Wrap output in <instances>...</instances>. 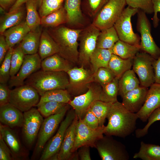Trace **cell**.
I'll use <instances>...</instances> for the list:
<instances>
[{"instance_id": "obj_54", "label": "cell", "mask_w": 160, "mask_h": 160, "mask_svg": "<svg viewBox=\"0 0 160 160\" xmlns=\"http://www.w3.org/2000/svg\"><path fill=\"white\" fill-rule=\"evenodd\" d=\"M153 65L155 73V83L160 84V55L157 59H154Z\"/></svg>"}, {"instance_id": "obj_24", "label": "cell", "mask_w": 160, "mask_h": 160, "mask_svg": "<svg viewBox=\"0 0 160 160\" xmlns=\"http://www.w3.org/2000/svg\"><path fill=\"white\" fill-rule=\"evenodd\" d=\"M31 31L25 21L8 28L2 34L4 36L10 48L13 47L15 44L21 42L26 35Z\"/></svg>"}, {"instance_id": "obj_6", "label": "cell", "mask_w": 160, "mask_h": 160, "mask_svg": "<svg viewBox=\"0 0 160 160\" xmlns=\"http://www.w3.org/2000/svg\"><path fill=\"white\" fill-rule=\"evenodd\" d=\"M95 148L102 160H128L129 155L125 146L113 139L106 135L98 140Z\"/></svg>"}, {"instance_id": "obj_19", "label": "cell", "mask_w": 160, "mask_h": 160, "mask_svg": "<svg viewBox=\"0 0 160 160\" xmlns=\"http://www.w3.org/2000/svg\"><path fill=\"white\" fill-rule=\"evenodd\" d=\"M160 108V84L155 83L148 89L145 103L136 113L138 118L145 122L152 113Z\"/></svg>"}, {"instance_id": "obj_47", "label": "cell", "mask_w": 160, "mask_h": 160, "mask_svg": "<svg viewBox=\"0 0 160 160\" xmlns=\"http://www.w3.org/2000/svg\"><path fill=\"white\" fill-rule=\"evenodd\" d=\"M109 0H85V5L93 13L99 12Z\"/></svg>"}, {"instance_id": "obj_46", "label": "cell", "mask_w": 160, "mask_h": 160, "mask_svg": "<svg viewBox=\"0 0 160 160\" xmlns=\"http://www.w3.org/2000/svg\"><path fill=\"white\" fill-rule=\"evenodd\" d=\"M160 120V108L154 111L149 116L147 124L143 128L138 129L135 131L137 138L144 137L148 132V129L155 122Z\"/></svg>"}, {"instance_id": "obj_55", "label": "cell", "mask_w": 160, "mask_h": 160, "mask_svg": "<svg viewBox=\"0 0 160 160\" xmlns=\"http://www.w3.org/2000/svg\"><path fill=\"white\" fill-rule=\"evenodd\" d=\"M17 0H0V7L4 10L9 9Z\"/></svg>"}, {"instance_id": "obj_28", "label": "cell", "mask_w": 160, "mask_h": 160, "mask_svg": "<svg viewBox=\"0 0 160 160\" xmlns=\"http://www.w3.org/2000/svg\"><path fill=\"white\" fill-rule=\"evenodd\" d=\"M41 33L39 28L34 31H31L21 41L19 45L25 55L37 53Z\"/></svg>"}, {"instance_id": "obj_37", "label": "cell", "mask_w": 160, "mask_h": 160, "mask_svg": "<svg viewBox=\"0 0 160 160\" xmlns=\"http://www.w3.org/2000/svg\"><path fill=\"white\" fill-rule=\"evenodd\" d=\"M119 79L115 77L111 81L101 86L100 100L113 103L118 101Z\"/></svg>"}, {"instance_id": "obj_9", "label": "cell", "mask_w": 160, "mask_h": 160, "mask_svg": "<svg viewBox=\"0 0 160 160\" xmlns=\"http://www.w3.org/2000/svg\"><path fill=\"white\" fill-rule=\"evenodd\" d=\"M127 5L125 0H109L99 11L92 24L100 31L113 26Z\"/></svg>"}, {"instance_id": "obj_51", "label": "cell", "mask_w": 160, "mask_h": 160, "mask_svg": "<svg viewBox=\"0 0 160 160\" xmlns=\"http://www.w3.org/2000/svg\"><path fill=\"white\" fill-rule=\"evenodd\" d=\"M9 48L7 45L4 36L1 34L0 36V64L4 60L6 54Z\"/></svg>"}, {"instance_id": "obj_22", "label": "cell", "mask_w": 160, "mask_h": 160, "mask_svg": "<svg viewBox=\"0 0 160 160\" xmlns=\"http://www.w3.org/2000/svg\"><path fill=\"white\" fill-rule=\"evenodd\" d=\"M0 121L2 124L12 129L22 127L23 113L9 103L0 106Z\"/></svg>"}, {"instance_id": "obj_11", "label": "cell", "mask_w": 160, "mask_h": 160, "mask_svg": "<svg viewBox=\"0 0 160 160\" xmlns=\"http://www.w3.org/2000/svg\"><path fill=\"white\" fill-rule=\"evenodd\" d=\"M139 9L128 6L124 8L113 26L120 40L130 44L140 46V37L133 31L131 18Z\"/></svg>"}, {"instance_id": "obj_13", "label": "cell", "mask_w": 160, "mask_h": 160, "mask_svg": "<svg viewBox=\"0 0 160 160\" xmlns=\"http://www.w3.org/2000/svg\"><path fill=\"white\" fill-rule=\"evenodd\" d=\"M102 87L93 82L88 87L84 93L74 97L68 104L72 107L79 119H82L92 104L95 101L100 100Z\"/></svg>"}, {"instance_id": "obj_27", "label": "cell", "mask_w": 160, "mask_h": 160, "mask_svg": "<svg viewBox=\"0 0 160 160\" xmlns=\"http://www.w3.org/2000/svg\"><path fill=\"white\" fill-rule=\"evenodd\" d=\"M112 54L111 49L96 48L90 59V68L94 74L100 68H108Z\"/></svg>"}, {"instance_id": "obj_44", "label": "cell", "mask_w": 160, "mask_h": 160, "mask_svg": "<svg viewBox=\"0 0 160 160\" xmlns=\"http://www.w3.org/2000/svg\"><path fill=\"white\" fill-rule=\"evenodd\" d=\"M115 77L108 68L101 67L99 68L95 73L94 81L102 86L110 82Z\"/></svg>"}, {"instance_id": "obj_35", "label": "cell", "mask_w": 160, "mask_h": 160, "mask_svg": "<svg viewBox=\"0 0 160 160\" xmlns=\"http://www.w3.org/2000/svg\"><path fill=\"white\" fill-rule=\"evenodd\" d=\"M64 7L67 14V22L69 23L75 24L81 20V0H65Z\"/></svg>"}, {"instance_id": "obj_4", "label": "cell", "mask_w": 160, "mask_h": 160, "mask_svg": "<svg viewBox=\"0 0 160 160\" xmlns=\"http://www.w3.org/2000/svg\"><path fill=\"white\" fill-rule=\"evenodd\" d=\"M70 107L67 104L58 112L44 119L38 135L32 159L36 158L41 154L47 142L57 129Z\"/></svg>"}, {"instance_id": "obj_36", "label": "cell", "mask_w": 160, "mask_h": 160, "mask_svg": "<svg viewBox=\"0 0 160 160\" xmlns=\"http://www.w3.org/2000/svg\"><path fill=\"white\" fill-rule=\"evenodd\" d=\"M26 15L25 21L31 31H34L41 25V18L37 10L36 0H28L25 3Z\"/></svg>"}, {"instance_id": "obj_23", "label": "cell", "mask_w": 160, "mask_h": 160, "mask_svg": "<svg viewBox=\"0 0 160 160\" xmlns=\"http://www.w3.org/2000/svg\"><path fill=\"white\" fill-rule=\"evenodd\" d=\"M75 65L58 53L42 60L41 68L45 71L67 72Z\"/></svg>"}, {"instance_id": "obj_38", "label": "cell", "mask_w": 160, "mask_h": 160, "mask_svg": "<svg viewBox=\"0 0 160 160\" xmlns=\"http://www.w3.org/2000/svg\"><path fill=\"white\" fill-rule=\"evenodd\" d=\"M71 95L66 89H57L48 91L41 96L39 103L54 101L68 104Z\"/></svg>"}, {"instance_id": "obj_3", "label": "cell", "mask_w": 160, "mask_h": 160, "mask_svg": "<svg viewBox=\"0 0 160 160\" xmlns=\"http://www.w3.org/2000/svg\"><path fill=\"white\" fill-rule=\"evenodd\" d=\"M69 83L67 72L38 71L29 76L24 84L30 85L36 89L40 95L46 92L55 89H66Z\"/></svg>"}, {"instance_id": "obj_57", "label": "cell", "mask_w": 160, "mask_h": 160, "mask_svg": "<svg viewBox=\"0 0 160 160\" xmlns=\"http://www.w3.org/2000/svg\"><path fill=\"white\" fill-rule=\"evenodd\" d=\"M37 2L38 7L39 8L41 6L43 0H36Z\"/></svg>"}, {"instance_id": "obj_26", "label": "cell", "mask_w": 160, "mask_h": 160, "mask_svg": "<svg viewBox=\"0 0 160 160\" xmlns=\"http://www.w3.org/2000/svg\"><path fill=\"white\" fill-rule=\"evenodd\" d=\"M38 52L42 60L59 52L57 43L47 31L41 33Z\"/></svg>"}, {"instance_id": "obj_8", "label": "cell", "mask_w": 160, "mask_h": 160, "mask_svg": "<svg viewBox=\"0 0 160 160\" xmlns=\"http://www.w3.org/2000/svg\"><path fill=\"white\" fill-rule=\"evenodd\" d=\"M137 31L140 34V50L151 55L155 59L160 55V48L154 41L151 34V26L146 13L139 9L137 12Z\"/></svg>"}, {"instance_id": "obj_17", "label": "cell", "mask_w": 160, "mask_h": 160, "mask_svg": "<svg viewBox=\"0 0 160 160\" xmlns=\"http://www.w3.org/2000/svg\"><path fill=\"white\" fill-rule=\"evenodd\" d=\"M41 60L38 53L25 55L23 64L17 74L10 78L9 87L20 86L24 84L25 80L31 74L41 68Z\"/></svg>"}, {"instance_id": "obj_56", "label": "cell", "mask_w": 160, "mask_h": 160, "mask_svg": "<svg viewBox=\"0 0 160 160\" xmlns=\"http://www.w3.org/2000/svg\"><path fill=\"white\" fill-rule=\"evenodd\" d=\"M28 0H17L15 4L9 9L11 12L16 9L25 3Z\"/></svg>"}, {"instance_id": "obj_30", "label": "cell", "mask_w": 160, "mask_h": 160, "mask_svg": "<svg viewBox=\"0 0 160 160\" xmlns=\"http://www.w3.org/2000/svg\"><path fill=\"white\" fill-rule=\"evenodd\" d=\"M139 80L133 70H129L125 72L119 81L118 95L122 97L126 93L140 86Z\"/></svg>"}, {"instance_id": "obj_49", "label": "cell", "mask_w": 160, "mask_h": 160, "mask_svg": "<svg viewBox=\"0 0 160 160\" xmlns=\"http://www.w3.org/2000/svg\"><path fill=\"white\" fill-rule=\"evenodd\" d=\"M14 160L9 148L0 136V160Z\"/></svg>"}, {"instance_id": "obj_53", "label": "cell", "mask_w": 160, "mask_h": 160, "mask_svg": "<svg viewBox=\"0 0 160 160\" xmlns=\"http://www.w3.org/2000/svg\"><path fill=\"white\" fill-rule=\"evenodd\" d=\"M154 15L152 18L153 27L156 28L159 25V19L157 17V13L160 12V0H152Z\"/></svg>"}, {"instance_id": "obj_2", "label": "cell", "mask_w": 160, "mask_h": 160, "mask_svg": "<svg viewBox=\"0 0 160 160\" xmlns=\"http://www.w3.org/2000/svg\"><path fill=\"white\" fill-rule=\"evenodd\" d=\"M82 31L60 26L47 31L57 43L58 53L74 65L78 64V39Z\"/></svg>"}, {"instance_id": "obj_5", "label": "cell", "mask_w": 160, "mask_h": 160, "mask_svg": "<svg viewBox=\"0 0 160 160\" xmlns=\"http://www.w3.org/2000/svg\"><path fill=\"white\" fill-rule=\"evenodd\" d=\"M67 73L69 78L66 89L74 97L82 94L87 91L89 84L94 81L95 74L90 68L81 66L74 67Z\"/></svg>"}, {"instance_id": "obj_50", "label": "cell", "mask_w": 160, "mask_h": 160, "mask_svg": "<svg viewBox=\"0 0 160 160\" xmlns=\"http://www.w3.org/2000/svg\"><path fill=\"white\" fill-rule=\"evenodd\" d=\"M11 90L6 84H0V106L9 103Z\"/></svg>"}, {"instance_id": "obj_45", "label": "cell", "mask_w": 160, "mask_h": 160, "mask_svg": "<svg viewBox=\"0 0 160 160\" xmlns=\"http://www.w3.org/2000/svg\"><path fill=\"white\" fill-rule=\"evenodd\" d=\"M127 4L132 7L140 9L147 14L153 13L152 0H125Z\"/></svg>"}, {"instance_id": "obj_33", "label": "cell", "mask_w": 160, "mask_h": 160, "mask_svg": "<svg viewBox=\"0 0 160 160\" xmlns=\"http://www.w3.org/2000/svg\"><path fill=\"white\" fill-rule=\"evenodd\" d=\"M67 22L66 12L64 7L41 18V25L46 27L54 28Z\"/></svg>"}, {"instance_id": "obj_10", "label": "cell", "mask_w": 160, "mask_h": 160, "mask_svg": "<svg viewBox=\"0 0 160 160\" xmlns=\"http://www.w3.org/2000/svg\"><path fill=\"white\" fill-rule=\"evenodd\" d=\"M76 116L73 108L68 112L63 120L56 134L45 145L41 154L40 160H55L60 149L66 130Z\"/></svg>"}, {"instance_id": "obj_52", "label": "cell", "mask_w": 160, "mask_h": 160, "mask_svg": "<svg viewBox=\"0 0 160 160\" xmlns=\"http://www.w3.org/2000/svg\"><path fill=\"white\" fill-rule=\"evenodd\" d=\"M90 147L83 146L80 147L78 149L77 153L79 159L80 160H91Z\"/></svg>"}, {"instance_id": "obj_34", "label": "cell", "mask_w": 160, "mask_h": 160, "mask_svg": "<svg viewBox=\"0 0 160 160\" xmlns=\"http://www.w3.org/2000/svg\"><path fill=\"white\" fill-rule=\"evenodd\" d=\"M133 158L143 160H160V146L141 141L139 151L134 154Z\"/></svg>"}, {"instance_id": "obj_43", "label": "cell", "mask_w": 160, "mask_h": 160, "mask_svg": "<svg viewBox=\"0 0 160 160\" xmlns=\"http://www.w3.org/2000/svg\"><path fill=\"white\" fill-rule=\"evenodd\" d=\"M64 0H43L39 8V14L40 17H44L58 9L62 6Z\"/></svg>"}, {"instance_id": "obj_12", "label": "cell", "mask_w": 160, "mask_h": 160, "mask_svg": "<svg viewBox=\"0 0 160 160\" xmlns=\"http://www.w3.org/2000/svg\"><path fill=\"white\" fill-rule=\"evenodd\" d=\"M154 59L150 54L143 51H139L134 58L132 70L137 75L141 86L148 88L155 83L153 65Z\"/></svg>"}, {"instance_id": "obj_29", "label": "cell", "mask_w": 160, "mask_h": 160, "mask_svg": "<svg viewBox=\"0 0 160 160\" xmlns=\"http://www.w3.org/2000/svg\"><path fill=\"white\" fill-rule=\"evenodd\" d=\"M133 58L123 59L112 54L108 63V68L115 77L119 79L125 72L131 69L132 66Z\"/></svg>"}, {"instance_id": "obj_16", "label": "cell", "mask_w": 160, "mask_h": 160, "mask_svg": "<svg viewBox=\"0 0 160 160\" xmlns=\"http://www.w3.org/2000/svg\"><path fill=\"white\" fill-rule=\"evenodd\" d=\"M23 116L22 134L25 143L30 147L38 136L44 119L37 109L33 107L24 112Z\"/></svg>"}, {"instance_id": "obj_32", "label": "cell", "mask_w": 160, "mask_h": 160, "mask_svg": "<svg viewBox=\"0 0 160 160\" xmlns=\"http://www.w3.org/2000/svg\"><path fill=\"white\" fill-rule=\"evenodd\" d=\"M111 49L112 54L123 59H127L133 58L140 50V47L119 40Z\"/></svg>"}, {"instance_id": "obj_48", "label": "cell", "mask_w": 160, "mask_h": 160, "mask_svg": "<svg viewBox=\"0 0 160 160\" xmlns=\"http://www.w3.org/2000/svg\"><path fill=\"white\" fill-rule=\"evenodd\" d=\"M82 120L86 125L92 129H96L100 127L98 119L89 109L88 110Z\"/></svg>"}, {"instance_id": "obj_18", "label": "cell", "mask_w": 160, "mask_h": 160, "mask_svg": "<svg viewBox=\"0 0 160 160\" xmlns=\"http://www.w3.org/2000/svg\"><path fill=\"white\" fill-rule=\"evenodd\" d=\"M79 119L78 116L76 114L73 121L66 130L62 143L55 160L79 159L77 151L74 153L72 152L75 143L76 127Z\"/></svg>"}, {"instance_id": "obj_41", "label": "cell", "mask_w": 160, "mask_h": 160, "mask_svg": "<svg viewBox=\"0 0 160 160\" xmlns=\"http://www.w3.org/2000/svg\"><path fill=\"white\" fill-rule=\"evenodd\" d=\"M25 55L19 44L13 49L11 59L10 78L14 76L18 72Z\"/></svg>"}, {"instance_id": "obj_20", "label": "cell", "mask_w": 160, "mask_h": 160, "mask_svg": "<svg viewBox=\"0 0 160 160\" xmlns=\"http://www.w3.org/2000/svg\"><path fill=\"white\" fill-rule=\"evenodd\" d=\"M1 136L10 150L14 160L25 159L27 156L18 136L12 128L0 124Z\"/></svg>"}, {"instance_id": "obj_14", "label": "cell", "mask_w": 160, "mask_h": 160, "mask_svg": "<svg viewBox=\"0 0 160 160\" xmlns=\"http://www.w3.org/2000/svg\"><path fill=\"white\" fill-rule=\"evenodd\" d=\"M100 30L92 24L83 32L79 44L78 64L90 68V59L97 47V42Z\"/></svg>"}, {"instance_id": "obj_1", "label": "cell", "mask_w": 160, "mask_h": 160, "mask_svg": "<svg viewBox=\"0 0 160 160\" xmlns=\"http://www.w3.org/2000/svg\"><path fill=\"white\" fill-rule=\"evenodd\" d=\"M107 118L104 134L123 138L134 132L138 119L136 113L128 111L118 101L112 103Z\"/></svg>"}, {"instance_id": "obj_15", "label": "cell", "mask_w": 160, "mask_h": 160, "mask_svg": "<svg viewBox=\"0 0 160 160\" xmlns=\"http://www.w3.org/2000/svg\"><path fill=\"white\" fill-rule=\"evenodd\" d=\"M105 127L104 126L96 129H92L86 125L82 119H79L76 127L72 152L77 151L80 147L83 146L95 148L97 141L103 137Z\"/></svg>"}, {"instance_id": "obj_21", "label": "cell", "mask_w": 160, "mask_h": 160, "mask_svg": "<svg viewBox=\"0 0 160 160\" xmlns=\"http://www.w3.org/2000/svg\"><path fill=\"white\" fill-rule=\"evenodd\" d=\"M148 90V88L140 85L129 91L122 97L123 105L129 111L137 113L145 103Z\"/></svg>"}, {"instance_id": "obj_42", "label": "cell", "mask_w": 160, "mask_h": 160, "mask_svg": "<svg viewBox=\"0 0 160 160\" xmlns=\"http://www.w3.org/2000/svg\"><path fill=\"white\" fill-rule=\"evenodd\" d=\"M13 48H9L0 68V83L6 84L10 79L11 62Z\"/></svg>"}, {"instance_id": "obj_7", "label": "cell", "mask_w": 160, "mask_h": 160, "mask_svg": "<svg viewBox=\"0 0 160 160\" xmlns=\"http://www.w3.org/2000/svg\"><path fill=\"white\" fill-rule=\"evenodd\" d=\"M40 96L34 88L24 84L11 90L9 103L24 112L36 106L40 101Z\"/></svg>"}, {"instance_id": "obj_25", "label": "cell", "mask_w": 160, "mask_h": 160, "mask_svg": "<svg viewBox=\"0 0 160 160\" xmlns=\"http://www.w3.org/2000/svg\"><path fill=\"white\" fill-rule=\"evenodd\" d=\"M25 14L23 5L16 9L5 13L0 18V34L8 28L23 22Z\"/></svg>"}, {"instance_id": "obj_31", "label": "cell", "mask_w": 160, "mask_h": 160, "mask_svg": "<svg viewBox=\"0 0 160 160\" xmlns=\"http://www.w3.org/2000/svg\"><path fill=\"white\" fill-rule=\"evenodd\" d=\"M97 42V47L110 49L119 40L114 26L101 31Z\"/></svg>"}, {"instance_id": "obj_40", "label": "cell", "mask_w": 160, "mask_h": 160, "mask_svg": "<svg viewBox=\"0 0 160 160\" xmlns=\"http://www.w3.org/2000/svg\"><path fill=\"white\" fill-rule=\"evenodd\" d=\"M68 103L54 101H47L38 103L37 109L45 118L54 114L60 111Z\"/></svg>"}, {"instance_id": "obj_39", "label": "cell", "mask_w": 160, "mask_h": 160, "mask_svg": "<svg viewBox=\"0 0 160 160\" xmlns=\"http://www.w3.org/2000/svg\"><path fill=\"white\" fill-rule=\"evenodd\" d=\"M112 103L97 100L93 103L89 109L98 119L99 126L102 127L104 124Z\"/></svg>"}]
</instances>
